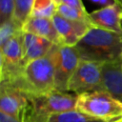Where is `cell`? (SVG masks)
Here are the masks:
<instances>
[{"instance_id":"52a82bcc","label":"cell","mask_w":122,"mask_h":122,"mask_svg":"<svg viewBox=\"0 0 122 122\" xmlns=\"http://www.w3.org/2000/svg\"><path fill=\"white\" fill-rule=\"evenodd\" d=\"M30 98L20 89L11 84L0 82V112L21 117L28 114Z\"/></svg>"},{"instance_id":"9c48e42d","label":"cell","mask_w":122,"mask_h":122,"mask_svg":"<svg viewBox=\"0 0 122 122\" xmlns=\"http://www.w3.org/2000/svg\"><path fill=\"white\" fill-rule=\"evenodd\" d=\"M52 42L35 34L23 31V63L26 67L29 63L46 56L54 46Z\"/></svg>"},{"instance_id":"d6986e66","label":"cell","mask_w":122,"mask_h":122,"mask_svg":"<svg viewBox=\"0 0 122 122\" xmlns=\"http://www.w3.org/2000/svg\"><path fill=\"white\" fill-rule=\"evenodd\" d=\"M0 122H27V114L21 117H14L0 112Z\"/></svg>"},{"instance_id":"7a4b0ae2","label":"cell","mask_w":122,"mask_h":122,"mask_svg":"<svg viewBox=\"0 0 122 122\" xmlns=\"http://www.w3.org/2000/svg\"><path fill=\"white\" fill-rule=\"evenodd\" d=\"M54 74V52L52 47L46 56L29 63L24 69L21 79L11 85L20 89L29 98L40 96L55 90Z\"/></svg>"},{"instance_id":"7402d4cb","label":"cell","mask_w":122,"mask_h":122,"mask_svg":"<svg viewBox=\"0 0 122 122\" xmlns=\"http://www.w3.org/2000/svg\"><path fill=\"white\" fill-rule=\"evenodd\" d=\"M113 2L116 3V4H118V5H120L122 7V0H113Z\"/></svg>"},{"instance_id":"ffe728a7","label":"cell","mask_w":122,"mask_h":122,"mask_svg":"<svg viewBox=\"0 0 122 122\" xmlns=\"http://www.w3.org/2000/svg\"><path fill=\"white\" fill-rule=\"evenodd\" d=\"M61 4H65V5L69 6V7L77 9V10H82L84 12H87V10L85 9V6L82 3V0H62Z\"/></svg>"},{"instance_id":"ba28073f","label":"cell","mask_w":122,"mask_h":122,"mask_svg":"<svg viewBox=\"0 0 122 122\" xmlns=\"http://www.w3.org/2000/svg\"><path fill=\"white\" fill-rule=\"evenodd\" d=\"M89 19L94 28L122 34V7L116 3L90 12Z\"/></svg>"},{"instance_id":"8fae6325","label":"cell","mask_w":122,"mask_h":122,"mask_svg":"<svg viewBox=\"0 0 122 122\" xmlns=\"http://www.w3.org/2000/svg\"><path fill=\"white\" fill-rule=\"evenodd\" d=\"M102 90L122 102V70L120 60L103 65Z\"/></svg>"},{"instance_id":"603a6c76","label":"cell","mask_w":122,"mask_h":122,"mask_svg":"<svg viewBox=\"0 0 122 122\" xmlns=\"http://www.w3.org/2000/svg\"><path fill=\"white\" fill-rule=\"evenodd\" d=\"M54 1V3L56 4V6H58V5H60L61 3H62V0H53Z\"/></svg>"},{"instance_id":"7c38bea8","label":"cell","mask_w":122,"mask_h":122,"mask_svg":"<svg viewBox=\"0 0 122 122\" xmlns=\"http://www.w3.org/2000/svg\"><path fill=\"white\" fill-rule=\"evenodd\" d=\"M52 22L61 38L62 44L71 47L76 46V44L79 42V39L71 26V21L65 19L64 17L56 13L52 17Z\"/></svg>"},{"instance_id":"9a60e30c","label":"cell","mask_w":122,"mask_h":122,"mask_svg":"<svg viewBox=\"0 0 122 122\" xmlns=\"http://www.w3.org/2000/svg\"><path fill=\"white\" fill-rule=\"evenodd\" d=\"M34 0H15V9L13 14V20L23 27L25 22L30 18Z\"/></svg>"},{"instance_id":"8992f818","label":"cell","mask_w":122,"mask_h":122,"mask_svg":"<svg viewBox=\"0 0 122 122\" xmlns=\"http://www.w3.org/2000/svg\"><path fill=\"white\" fill-rule=\"evenodd\" d=\"M54 86L59 92H68L69 82L75 71L79 62L80 55L77 49L66 45H54Z\"/></svg>"},{"instance_id":"ac0fdd59","label":"cell","mask_w":122,"mask_h":122,"mask_svg":"<svg viewBox=\"0 0 122 122\" xmlns=\"http://www.w3.org/2000/svg\"><path fill=\"white\" fill-rule=\"evenodd\" d=\"M15 0H0V18L1 24L13 19Z\"/></svg>"},{"instance_id":"e0dca14e","label":"cell","mask_w":122,"mask_h":122,"mask_svg":"<svg viewBox=\"0 0 122 122\" xmlns=\"http://www.w3.org/2000/svg\"><path fill=\"white\" fill-rule=\"evenodd\" d=\"M21 31H23L22 27H20L13 19L2 23L0 28V47L4 46L10 38Z\"/></svg>"},{"instance_id":"4fadbf2b","label":"cell","mask_w":122,"mask_h":122,"mask_svg":"<svg viewBox=\"0 0 122 122\" xmlns=\"http://www.w3.org/2000/svg\"><path fill=\"white\" fill-rule=\"evenodd\" d=\"M56 10L57 6L53 0H34L30 16L52 19V17L56 14Z\"/></svg>"},{"instance_id":"30bf717a","label":"cell","mask_w":122,"mask_h":122,"mask_svg":"<svg viewBox=\"0 0 122 122\" xmlns=\"http://www.w3.org/2000/svg\"><path fill=\"white\" fill-rule=\"evenodd\" d=\"M22 30L48 39L55 45H61V38L53 25L52 19L30 17L22 27Z\"/></svg>"},{"instance_id":"6da1fadb","label":"cell","mask_w":122,"mask_h":122,"mask_svg":"<svg viewBox=\"0 0 122 122\" xmlns=\"http://www.w3.org/2000/svg\"><path fill=\"white\" fill-rule=\"evenodd\" d=\"M80 59L103 64L119 61L122 56V34L92 28L76 44Z\"/></svg>"},{"instance_id":"5bb4252c","label":"cell","mask_w":122,"mask_h":122,"mask_svg":"<svg viewBox=\"0 0 122 122\" xmlns=\"http://www.w3.org/2000/svg\"><path fill=\"white\" fill-rule=\"evenodd\" d=\"M49 122H105L93 117H91L87 114H84L76 110L58 113L53 115Z\"/></svg>"},{"instance_id":"cb8c5ba5","label":"cell","mask_w":122,"mask_h":122,"mask_svg":"<svg viewBox=\"0 0 122 122\" xmlns=\"http://www.w3.org/2000/svg\"><path fill=\"white\" fill-rule=\"evenodd\" d=\"M120 67H121V70H122V56L120 58Z\"/></svg>"},{"instance_id":"3957f363","label":"cell","mask_w":122,"mask_h":122,"mask_svg":"<svg viewBox=\"0 0 122 122\" xmlns=\"http://www.w3.org/2000/svg\"><path fill=\"white\" fill-rule=\"evenodd\" d=\"M75 110L105 122H122V102L103 90L77 95Z\"/></svg>"},{"instance_id":"44dd1931","label":"cell","mask_w":122,"mask_h":122,"mask_svg":"<svg viewBox=\"0 0 122 122\" xmlns=\"http://www.w3.org/2000/svg\"><path fill=\"white\" fill-rule=\"evenodd\" d=\"M91 1L93 2V3H97V4H100V5H103L104 7L112 5V4H114L113 0H91Z\"/></svg>"},{"instance_id":"277c9868","label":"cell","mask_w":122,"mask_h":122,"mask_svg":"<svg viewBox=\"0 0 122 122\" xmlns=\"http://www.w3.org/2000/svg\"><path fill=\"white\" fill-rule=\"evenodd\" d=\"M76 101V94L56 90L44 95L31 97L27 122H49L55 114L74 111Z\"/></svg>"},{"instance_id":"2e32d148","label":"cell","mask_w":122,"mask_h":122,"mask_svg":"<svg viewBox=\"0 0 122 122\" xmlns=\"http://www.w3.org/2000/svg\"><path fill=\"white\" fill-rule=\"evenodd\" d=\"M56 13L69 21H90L88 12H84L65 4H60L57 6Z\"/></svg>"},{"instance_id":"5b68a950","label":"cell","mask_w":122,"mask_h":122,"mask_svg":"<svg viewBox=\"0 0 122 122\" xmlns=\"http://www.w3.org/2000/svg\"><path fill=\"white\" fill-rule=\"evenodd\" d=\"M103 63L81 59L68 86V92L76 95L102 90Z\"/></svg>"}]
</instances>
